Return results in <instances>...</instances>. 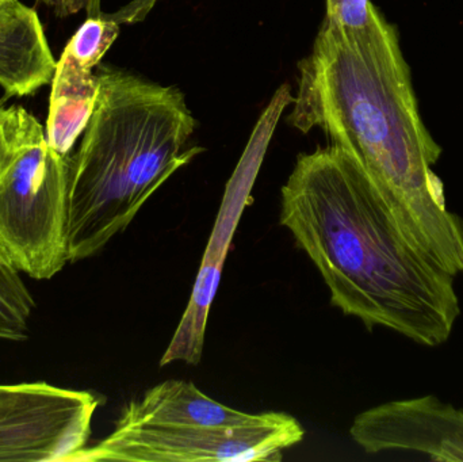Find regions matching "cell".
<instances>
[{
    "instance_id": "3957f363",
    "label": "cell",
    "mask_w": 463,
    "mask_h": 462,
    "mask_svg": "<svg viewBox=\"0 0 463 462\" xmlns=\"http://www.w3.org/2000/svg\"><path fill=\"white\" fill-rule=\"evenodd\" d=\"M94 111L71 155L68 259L94 257L146 201L203 151L187 148L197 121L181 90L99 67Z\"/></svg>"
},
{
    "instance_id": "277c9868",
    "label": "cell",
    "mask_w": 463,
    "mask_h": 462,
    "mask_svg": "<svg viewBox=\"0 0 463 462\" xmlns=\"http://www.w3.org/2000/svg\"><path fill=\"white\" fill-rule=\"evenodd\" d=\"M71 155L60 154L30 114L0 165V252L37 281L53 278L68 259Z\"/></svg>"
},
{
    "instance_id": "9c48e42d",
    "label": "cell",
    "mask_w": 463,
    "mask_h": 462,
    "mask_svg": "<svg viewBox=\"0 0 463 462\" xmlns=\"http://www.w3.org/2000/svg\"><path fill=\"white\" fill-rule=\"evenodd\" d=\"M119 34V24L100 16H87L56 61L52 79L46 138L60 154L70 156L83 135L98 97L94 68L102 61Z\"/></svg>"
},
{
    "instance_id": "7a4b0ae2",
    "label": "cell",
    "mask_w": 463,
    "mask_h": 462,
    "mask_svg": "<svg viewBox=\"0 0 463 462\" xmlns=\"http://www.w3.org/2000/svg\"><path fill=\"white\" fill-rule=\"evenodd\" d=\"M279 222L323 277L331 304L369 330L446 344L461 314L456 277L405 232L364 168L329 144L297 157Z\"/></svg>"
},
{
    "instance_id": "ba28073f",
    "label": "cell",
    "mask_w": 463,
    "mask_h": 462,
    "mask_svg": "<svg viewBox=\"0 0 463 462\" xmlns=\"http://www.w3.org/2000/svg\"><path fill=\"white\" fill-rule=\"evenodd\" d=\"M350 436L370 455L404 450L463 462V410L437 396L389 401L354 420Z\"/></svg>"
},
{
    "instance_id": "5b68a950",
    "label": "cell",
    "mask_w": 463,
    "mask_h": 462,
    "mask_svg": "<svg viewBox=\"0 0 463 462\" xmlns=\"http://www.w3.org/2000/svg\"><path fill=\"white\" fill-rule=\"evenodd\" d=\"M305 431L285 412H266L244 428L206 426H116L76 462H253L282 460L283 450L299 444Z\"/></svg>"
},
{
    "instance_id": "7c38bea8",
    "label": "cell",
    "mask_w": 463,
    "mask_h": 462,
    "mask_svg": "<svg viewBox=\"0 0 463 462\" xmlns=\"http://www.w3.org/2000/svg\"><path fill=\"white\" fill-rule=\"evenodd\" d=\"M34 308L21 273L0 252V339L24 341Z\"/></svg>"
},
{
    "instance_id": "9a60e30c",
    "label": "cell",
    "mask_w": 463,
    "mask_h": 462,
    "mask_svg": "<svg viewBox=\"0 0 463 462\" xmlns=\"http://www.w3.org/2000/svg\"><path fill=\"white\" fill-rule=\"evenodd\" d=\"M59 18L86 11L87 16L102 15V0H40Z\"/></svg>"
},
{
    "instance_id": "6da1fadb",
    "label": "cell",
    "mask_w": 463,
    "mask_h": 462,
    "mask_svg": "<svg viewBox=\"0 0 463 462\" xmlns=\"http://www.w3.org/2000/svg\"><path fill=\"white\" fill-rule=\"evenodd\" d=\"M288 122L318 127L369 174L411 239L463 276V219L449 211L432 167L442 155L424 125L399 33L378 11L361 29L324 21L298 64Z\"/></svg>"
},
{
    "instance_id": "52a82bcc",
    "label": "cell",
    "mask_w": 463,
    "mask_h": 462,
    "mask_svg": "<svg viewBox=\"0 0 463 462\" xmlns=\"http://www.w3.org/2000/svg\"><path fill=\"white\" fill-rule=\"evenodd\" d=\"M99 399L48 382L0 385V461L75 462Z\"/></svg>"
},
{
    "instance_id": "5bb4252c",
    "label": "cell",
    "mask_w": 463,
    "mask_h": 462,
    "mask_svg": "<svg viewBox=\"0 0 463 462\" xmlns=\"http://www.w3.org/2000/svg\"><path fill=\"white\" fill-rule=\"evenodd\" d=\"M29 117V111L22 106L13 105L5 108L0 105V165Z\"/></svg>"
},
{
    "instance_id": "30bf717a",
    "label": "cell",
    "mask_w": 463,
    "mask_h": 462,
    "mask_svg": "<svg viewBox=\"0 0 463 462\" xmlns=\"http://www.w3.org/2000/svg\"><path fill=\"white\" fill-rule=\"evenodd\" d=\"M266 412L248 414L205 395L193 382L168 380L146 390L122 410L116 426L171 425L244 428L263 420Z\"/></svg>"
},
{
    "instance_id": "4fadbf2b",
    "label": "cell",
    "mask_w": 463,
    "mask_h": 462,
    "mask_svg": "<svg viewBox=\"0 0 463 462\" xmlns=\"http://www.w3.org/2000/svg\"><path fill=\"white\" fill-rule=\"evenodd\" d=\"M378 11L372 0H326L324 21L342 29H361L374 18Z\"/></svg>"
},
{
    "instance_id": "8992f818",
    "label": "cell",
    "mask_w": 463,
    "mask_h": 462,
    "mask_svg": "<svg viewBox=\"0 0 463 462\" xmlns=\"http://www.w3.org/2000/svg\"><path fill=\"white\" fill-rule=\"evenodd\" d=\"M293 100L290 86L283 84L259 117L244 152L225 186L224 197L201 262L200 271L193 285L189 304L160 360V366L171 365L174 363L197 366L203 360L209 314L219 290L222 269L234 232L242 212L252 201L250 193L263 165L275 127L283 111Z\"/></svg>"
},
{
    "instance_id": "8fae6325",
    "label": "cell",
    "mask_w": 463,
    "mask_h": 462,
    "mask_svg": "<svg viewBox=\"0 0 463 462\" xmlns=\"http://www.w3.org/2000/svg\"><path fill=\"white\" fill-rule=\"evenodd\" d=\"M56 60L38 14L15 0L0 5V87L8 97H26L51 83Z\"/></svg>"
}]
</instances>
